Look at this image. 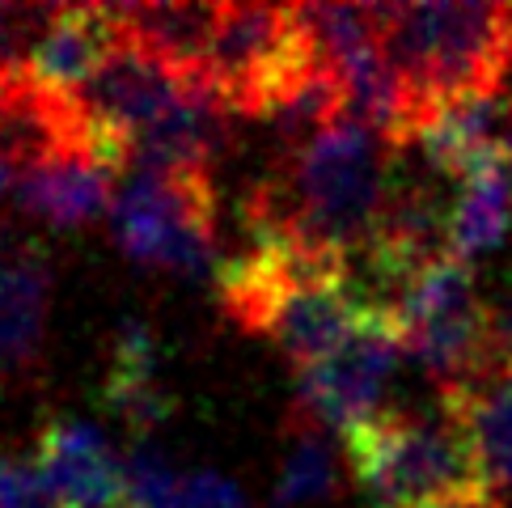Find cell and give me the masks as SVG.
<instances>
[{
    "mask_svg": "<svg viewBox=\"0 0 512 508\" xmlns=\"http://www.w3.org/2000/svg\"><path fill=\"white\" fill-rule=\"evenodd\" d=\"M394 144L343 115L305 149L284 153L246 199L250 238H276L314 259L352 263L369 246L394 183Z\"/></svg>",
    "mask_w": 512,
    "mask_h": 508,
    "instance_id": "6da1fadb",
    "label": "cell"
},
{
    "mask_svg": "<svg viewBox=\"0 0 512 508\" xmlns=\"http://www.w3.org/2000/svg\"><path fill=\"white\" fill-rule=\"evenodd\" d=\"M373 9L386 56L411 106L415 136L449 102L504 94L512 68V5L428 0Z\"/></svg>",
    "mask_w": 512,
    "mask_h": 508,
    "instance_id": "7a4b0ae2",
    "label": "cell"
},
{
    "mask_svg": "<svg viewBox=\"0 0 512 508\" xmlns=\"http://www.w3.org/2000/svg\"><path fill=\"white\" fill-rule=\"evenodd\" d=\"M347 466L373 508H428L436 500L491 492L466 428L441 415H407L386 407L343 432Z\"/></svg>",
    "mask_w": 512,
    "mask_h": 508,
    "instance_id": "3957f363",
    "label": "cell"
},
{
    "mask_svg": "<svg viewBox=\"0 0 512 508\" xmlns=\"http://www.w3.org/2000/svg\"><path fill=\"white\" fill-rule=\"evenodd\" d=\"M322 68L301 5H221L204 81L229 115L271 119Z\"/></svg>",
    "mask_w": 512,
    "mask_h": 508,
    "instance_id": "277c9868",
    "label": "cell"
},
{
    "mask_svg": "<svg viewBox=\"0 0 512 508\" xmlns=\"http://www.w3.org/2000/svg\"><path fill=\"white\" fill-rule=\"evenodd\" d=\"M390 318L398 322L407 356L441 386V394H462L504 365L496 348V310L483 305L470 263L453 254L407 288Z\"/></svg>",
    "mask_w": 512,
    "mask_h": 508,
    "instance_id": "5b68a950",
    "label": "cell"
},
{
    "mask_svg": "<svg viewBox=\"0 0 512 508\" xmlns=\"http://www.w3.org/2000/svg\"><path fill=\"white\" fill-rule=\"evenodd\" d=\"M111 233L119 250L140 267L204 280L216 267V195L212 174L132 170L115 191Z\"/></svg>",
    "mask_w": 512,
    "mask_h": 508,
    "instance_id": "8992f818",
    "label": "cell"
},
{
    "mask_svg": "<svg viewBox=\"0 0 512 508\" xmlns=\"http://www.w3.org/2000/svg\"><path fill=\"white\" fill-rule=\"evenodd\" d=\"M402 352L407 348H402L398 322L390 314H369L343 348L297 373V411L335 432L373 420L386 411L381 398Z\"/></svg>",
    "mask_w": 512,
    "mask_h": 508,
    "instance_id": "52a82bcc",
    "label": "cell"
},
{
    "mask_svg": "<svg viewBox=\"0 0 512 508\" xmlns=\"http://www.w3.org/2000/svg\"><path fill=\"white\" fill-rule=\"evenodd\" d=\"M204 77H182L170 64H161L132 39H119V47L106 56V64L89 77L77 94L81 111L94 123L98 149L115 170H127V144L144 132L153 119H161L174 102L187 98V89Z\"/></svg>",
    "mask_w": 512,
    "mask_h": 508,
    "instance_id": "ba28073f",
    "label": "cell"
},
{
    "mask_svg": "<svg viewBox=\"0 0 512 508\" xmlns=\"http://www.w3.org/2000/svg\"><path fill=\"white\" fill-rule=\"evenodd\" d=\"M64 153L102 157L94 123L81 111L77 94H60V89L34 81L30 68H17L9 77H0V161L13 174H26Z\"/></svg>",
    "mask_w": 512,
    "mask_h": 508,
    "instance_id": "9c48e42d",
    "label": "cell"
},
{
    "mask_svg": "<svg viewBox=\"0 0 512 508\" xmlns=\"http://www.w3.org/2000/svg\"><path fill=\"white\" fill-rule=\"evenodd\" d=\"M51 314L47 250L22 229L0 225V390L26 381L43 360Z\"/></svg>",
    "mask_w": 512,
    "mask_h": 508,
    "instance_id": "30bf717a",
    "label": "cell"
},
{
    "mask_svg": "<svg viewBox=\"0 0 512 508\" xmlns=\"http://www.w3.org/2000/svg\"><path fill=\"white\" fill-rule=\"evenodd\" d=\"M43 475L60 508H132L123 458L94 424L51 415L34 441Z\"/></svg>",
    "mask_w": 512,
    "mask_h": 508,
    "instance_id": "8fae6325",
    "label": "cell"
},
{
    "mask_svg": "<svg viewBox=\"0 0 512 508\" xmlns=\"http://www.w3.org/2000/svg\"><path fill=\"white\" fill-rule=\"evenodd\" d=\"M115 174L98 153H64L17 174L13 195L17 208L47 229H81L115 208Z\"/></svg>",
    "mask_w": 512,
    "mask_h": 508,
    "instance_id": "7c38bea8",
    "label": "cell"
},
{
    "mask_svg": "<svg viewBox=\"0 0 512 508\" xmlns=\"http://www.w3.org/2000/svg\"><path fill=\"white\" fill-rule=\"evenodd\" d=\"M102 403L115 420L132 432L136 445H149L153 432H161L174 415V398L157 381V335L149 322L123 318L111 343V369L102 381Z\"/></svg>",
    "mask_w": 512,
    "mask_h": 508,
    "instance_id": "4fadbf2b",
    "label": "cell"
},
{
    "mask_svg": "<svg viewBox=\"0 0 512 508\" xmlns=\"http://www.w3.org/2000/svg\"><path fill=\"white\" fill-rule=\"evenodd\" d=\"M123 26L111 5H60L39 47L30 51V77L60 94H81L89 77L119 47Z\"/></svg>",
    "mask_w": 512,
    "mask_h": 508,
    "instance_id": "5bb4252c",
    "label": "cell"
},
{
    "mask_svg": "<svg viewBox=\"0 0 512 508\" xmlns=\"http://www.w3.org/2000/svg\"><path fill=\"white\" fill-rule=\"evenodd\" d=\"M123 34L182 77H204L221 5H111Z\"/></svg>",
    "mask_w": 512,
    "mask_h": 508,
    "instance_id": "9a60e30c",
    "label": "cell"
},
{
    "mask_svg": "<svg viewBox=\"0 0 512 508\" xmlns=\"http://www.w3.org/2000/svg\"><path fill=\"white\" fill-rule=\"evenodd\" d=\"M441 407L466 428L491 492L512 487V365L491 369L462 394H441Z\"/></svg>",
    "mask_w": 512,
    "mask_h": 508,
    "instance_id": "2e32d148",
    "label": "cell"
},
{
    "mask_svg": "<svg viewBox=\"0 0 512 508\" xmlns=\"http://www.w3.org/2000/svg\"><path fill=\"white\" fill-rule=\"evenodd\" d=\"M512 229V174L500 161L474 170L457 183V195L449 204V250L453 259H479L491 254Z\"/></svg>",
    "mask_w": 512,
    "mask_h": 508,
    "instance_id": "e0dca14e",
    "label": "cell"
},
{
    "mask_svg": "<svg viewBox=\"0 0 512 508\" xmlns=\"http://www.w3.org/2000/svg\"><path fill=\"white\" fill-rule=\"evenodd\" d=\"M339 492V462L335 449L326 441L318 420L292 411L284 428V458H280V479H276V504H314L331 500Z\"/></svg>",
    "mask_w": 512,
    "mask_h": 508,
    "instance_id": "ac0fdd59",
    "label": "cell"
},
{
    "mask_svg": "<svg viewBox=\"0 0 512 508\" xmlns=\"http://www.w3.org/2000/svg\"><path fill=\"white\" fill-rule=\"evenodd\" d=\"M123 475L132 508H178L182 483H187V470H178V462L153 441L132 445L123 453Z\"/></svg>",
    "mask_w": 512,
    "mask_h": 508,
    "instance_id": "d6986e66",
    "label": "cell"
},
{
    "mask_svg": "<svg viewBox=\"0 0 512 508\" xmlns=\"http://www.w3.org/2000/svg\"><path fill=\"white\" fill-rule=\"evenodd\" d=\"M56 13L60 5H5L0 0V77L30 64V51L39 47Z\"/></svg>",
    "mask_w": 512,
    "mask_h": 508,
    "instance_id": "ffe728a7",
    "label": "cell"
},
{
    "mask_svg": "<svg viewBox=\"0 0 512 508\" xmlns=\"http://www.w3.org/2000/svg\"><path fill=\"white\" fill-rule=\"evenodd\" d=\"M0 508H60L39 458L0 449Z\"/></svg>",
    "mask_w": 512,
    "mask_h": 508,
    "instance_id": "44dd1931",
    "label": "cell"
},
{
    "mask_svg": "<svg viewBox=\"0 0 512 508\" xmlns=\"http://www.w3.org/2000/svg\"><path fill=\"white\" fill-rule=\"evenodd\" d=\"M178 508H250L242 487L229 483L216 470H187V483H182V500Z\"/></svg>",
    "mask_w": 512,
    "mask_h": 508,
    "instance_id": "7402d4cb",
    "label": "cell"
},
{
    "mask_svg": "<svg viewBox=\"0 0 512 508\" xmlns=\"http://www.w3.org/2000/svg\"><path fill=\"white\" fill-rule=\"evenodd\" d=\"M496 348L504 356V365H512V284H508V293L496 310Z\"/></svg>",
    "mask_w": 512,
    "mask_h": 508,
    "instance_id": "603a6c76",
    "label": "cell"
},
{
    "mask_svg": "<svg viewBox=\"0 0 512 508\" xmlns=\"http://www.w3.org/2000/svg\"><path fill=\"white\" fill-rule=\"evenodd\" d=\"M428 508H500L496 492H466V496H449V500H436Z\"/></svg>",
    "mask_w": 512,
    "mask_h": 508,
    "instance_id": "cb8c5ba5",
    "label": "cell"
}]
</instances>
